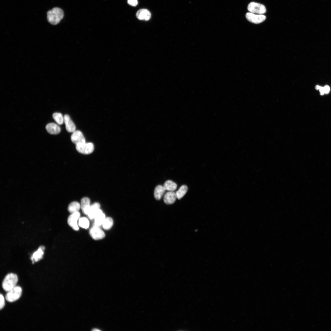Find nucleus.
<instances>
[{
    "mask_svg": "<svg viewBox=\"0 0 331 331\" xmlns=\"http://www.w3.org/2000/svg\"><path fill=\"white\" fill-rule=\"evenodd\" d=\"M76 149L79 153L85 155L91 153L94 149L93 144L91 143H84L76 145Z\"/></svg>",
    "mask_w": 331,
    "mask_h": 331,
    "instance_id": "5",
    "label": "nucleus"
},
{
    "mask_svg": "<svg viewBox=\"0 0 331 331\" xmlns=\"http://www.w3.org/2000/svg\"><path fill=\"white\" fill-rule=\"evenodd\" d=\"M177 198L175 193L174 191H169L165 194L164 200L165 204H173Z\"/></svg>",
    "mask_w": 331,
    "mask_h": 331,
    "instance_id": "13",
    "label": "nucleus"
},
{
    "mask_svg": "<svg viewBox=\"0 0 331 331\" xmlns=\"http://www.w3.org/2000/svg\"><path fill=\"white\" fill-rule=\"evenodd\" d=\"M105 214L100 209L95 216L94 219V225L100 226L102 225L105 219Z\"/></svg>",
    "mask_w": 331,
    "mask_h": 331,
    "instance_id": "17",
    "label": "nucleus"
},
{
    "mask_svg": "<svg viewBox=\"0 0 331 331\" xmlns=\"http://www.w3.org/2000/svg\"><path fill=\"white\" fill-rule=\"evenodd\" d=\"M248 9L250 13L256 14L263 15L267 12L264 6L255 2L250 3L248 5Z\"/></svg>",
    "mask_w": 331,
    "mask_h": 331,
    "instance_id": "4",
    "label": "nucleus"
},
{
    "mask_svg": "<svg viewBox=\"0 0 331 331\" xmlns=\"http://www.w3.org/2000/svg\"><path fill=\"white\" fill-rule=\"evenodd\" d=\"M100 204L98 203H95L90 205V211L87 215L90 219H94L95 216L100 209Z\"/></svg>",
    "mask_w": 331,
    "mask_h": 331,
    "instance_id": "16",
    "label": "nucleus"
},
{
    "mask_svg": "<svg viewBox=\"0 0 331 331\" xmlns=\"http://www.w3.org/2000/svg\"><path fill=\"white\" fill-rule=\"evenodd\" d=\"M113 224V220L110 217L106 218L102 224L103 228L105 230H108L112 228Z\"/></svg>",
    "mask_w": 331,
    "mask_h": 331,
    "instance_id": "21",
    "label": "nucleus"
},
{
    "mask_svg": "<svg viewBox=\"0 0 331 331\" xmlns=\"http://www.w3.org/2000/svg\"><path fill=\"white\" fill-rule=\"evenodd\" d=\"M246 17L248 21L256 24L263 22L266 18V16L264 15L256 14L250 12L247 13Z\"/></svg>",
    "mask_w": 331,
    "mask_h": 331,
    "instance_id": "6",
    "label": "nucleus"
},
{
    "mask_svg": "<svg viewBox=\"0 0 331 331\" xmlns=\"http://www.w3.org/2000/svg\"><path fill=\"white\" fill-rule=\"evenodd\" d=\"M53 117L56 123L59 125H61L64 123V117L62 114L59 113H55L53 115Z\"/></svg>",
    "mask_w": 331,
    "mask_h": 331,
    "instance_id": "23",
    "label": "nucleus"
},
{
    "mask_svg": "<svg viewBox=\"0 0 331 331\" xmlns=\"http://www.w3.org/2000/svg\"><path fill=\"white\" fill-rule=\"evenodd\" d=\"M22 292L21 288L17 286L8 292L6 296V299L9 302H14L20 299L22 295Z\"/></svg>",
    "mask_w": 331,
    "mask_h": 331,
    "instance_id": "3",
    "label": "nucleus"
},
{
    "mask_svg": "<svg viewBox=\"0 0 331 331\" xmlns=\"http://www.w3.org/2000/svg\"><path fill=\"white\" fill-rule=\"evenodd\" d=\"M80 216V213L78 212L72 214L68 218V225L74 230L78 231L79 230L77 221Z\"/></svg>",
    "mask_w": 331,
    "mask_h": 331,
    "instance_id": "8",
    "label": "nucleus"
},
{
    "mask_svg": "<svg viewBox=\"0 0 331 331\" xmlns=\"http://www.w3.org/2000/svg\"><path fill=\"white\" fill-rule=\"evenodd\" d=\"M18 281V277L16 274L13 273L8 274L3 281V289L5 291L9 292L17 286Z\"/></svg>",
    "mask_w": 331,
    "mask_h": 331,
    "instance_id": "2",
    "label": "nucleus"
},
{
    "mask_svg": "<svg viewBox=\"0 0 331 331\" xmlns=\"http://www.w3.org/2000/svg\"><path fill=\"white\" fill-rule=\"evenodd\" d=\"M166 190L164 186L158 185L155 188L154 192V196L155 199L157 200H160L164 194Z\"/></svg>",
    "mask_w": 331,
    "mask_h": 331,
    "instance_id": "18",
    "label": "nucleus"
},
{
    "mask_svg": "<svg viewBox=\"0 0 331 331\" xmlns=\"http://www.w3.org/2000/svg\"><path fill=\"white\" fill-rule=\"evenodd\" d=\"M81 204L77 202L74 201L69 205L68 210L69 212L72 214L79 212Z\"/></svg>",
    "mask_w": 331,
    "mask_h": 331,
    "instance_id": "19",
    "label": "nucleus"
},
{
    "mask_svg": "<svg viewBox=\"0 0 331 331\" xmlns=\"http://www.w3.org/2000/svg\"><path fill=\"white\" fill-rule=\"evenodd\" d=\"M45 249L44 246H41L33 253L31 258L33 263L38 262L42 258Z\"/></svg>",
    "mask_w": 331,
    "mask_h": 331,
    "instance_id": "12",
    "label": "nucleus"
},
{
    "mask_svg": "<svg viewBox=\"0 0 331 331\" xmlns=\"http://www.w3.org/2000/svg\"><path fill=\"white\" fill-rule=\"evenodd\" d=\"M64 15L63 11L61 9L55 8L48 12L47 20L50 24L56 25L59 23L63 18Z\"/></svg>",
    "mask_w": 331,
    "mask_h": 331,
    "instance_id": "1",
    "label": "nucleus"
},
{
    "mask_svg": "<svg viewBox=\"0 0 331 331\" xmlns=\"http://www.w3.org/2000/svg\"><path fill=\"white\" fill-rule=\"evenodd\" d=\"M99 227L94 225L90 231V235L94 240H101L105 237V235L104 232Z\"/></svg>",
    "mask_w": 331,
    "mask_h": 331,
    "instance_id": "7",
    "label": "nucleus"
},
{
    "mask_svg": "<svg viewBox=\"0 0 331 331\" xmlns=\"http://www.w3.org/2000/svg\"><path fill=\"white\" fill-rule=\"evenodd\" d=\"M325 94H328L330 88L328 86H325L324 87Z\"/></svg>",
    "mask_w": 331,
    "mask_h": 331,
    "instance_id": "28",
    "label": "nucleus"
},
{
    "mask_svg": "<svg viewBox=\"0 0 331 331\" xmlns=\"http://www.w3.org/2000/svg\"><path fill=\"white\" fill-rule=\"evenodd\" d=\"M188 187L186 185L182 186L176 193L177 198L180 199L182 198L187 193Z\"/></svg>",
    "mask_w": 331,
    "mask_h": 331,
    "instance_id": "22",
    "label": "nucleus"
},
{
    "mask_svg": "<svg viewBox=\"0 0 331 331\" xmlns=\"http://www.w3.org/2000/svg\"><path fill=\"white\" fill-rule=\"evenodd\" d=\"M64 123L65 125L66 129L69 133H73L76 131V127L74 123L68 115L64 116Z\"/></svg>",
    "mask_w": 331,
    "mask_h": 331,
    "instance_id": "10",
    "label": "nucleus"
},
{
    "mask_svg": "<svg viewBox=\"0 0 331 331\" xmlns=\"http://www.w3.org/2000/svg\"><path fill=\"white\" fill-rule=\"evenodd\" d=\"M0 300H1V305H0V308L2 310L5 306V300L2 294H1L0 296Z\"/></svg>",
    "mask_w": 331,
    "mask_h": 331,
    "instance_id": "25",
    "label": "nucleus"
},
{
    "mask_svg": "<svg viewBox=\"0 0 331 331\" xmlns=\"http://www.w3.org/2000/svg\"><path fill=\"white\" fill-rule=\"evenodd\" d=\"M163 186L166 191H174L176 189L177 187L176 183L170 180L166 181Z\"/></svg>",
    "mask_w": 331,
    "mask_h": 331,
    "instance_id": "20",
    "label": "nucleus"
},
{
    "mask_svg": "<svg viewBox=\"0 0 331 331\" xmlns=\"http://www.w3.org/2000/svg\"><path fill=\"white\" fill-rule=\"evenodd\" d=\"M79 225L81 227L87 229L89 226V223L88 219L86 217H82L79 219Z\"/></svg>",
    "mask_w": 331,
    "mask_h": 331,
    "instance_id": "24",
    "label": "nucleus"
},
{
    "mask_svg": "<svg viewBox=\"0 0 331 331\" xmlns=\"http://www.w3.org/2000/svg\"><path fill=\"white\" fill-rule=\"evenodd\" d=\"M46 129L48 133L51 134H58L61 131L60 127L54 123H50L47 124Z\"/></svg>",
    "mask_w": 331,
    "mask_h": 331,
    "instance_id": "15",
    "label": "nucleus"
},
{
    "mask_svg": "<svg viewBox=\"0 0 331 331\" xmlns=\"http://www.w3.org/2000/svg\"><path fill=\"white\" fill-rule=\"evenodd\" d=\"M315 89L317 90H319L321 95H323L325 94L324 87L320 86H316Z\"/></svg>",
    "mask_w": 331,
    "mask_h": 331,
    "instance_id": "27",
    "label": "nucleus"
},
{
    "mask_svg": "<svg viewBox=\"0 0 331 331\" xmlns=\"http://www.w3.org/2000/svg\"><path fill=\"white\" fill-rule=\"evenodd\" d=\"M90 200L87 197L83 198L81 200V207L82 212L84 214L88 215L90 208Z\"/></svg>",
    "mask_w": 331,
    "mask_h": 331,
    "instance_id": "14",
    "label": "nucleus"
},
{
    "mask_svg": "<svg viewBox=\"0 0 331 331\" xmlns=\"http://www.w3.org/2000/svg\"><path fill=\"white\" fill-rule=\"evenodd\" d=\"M128 3L130 6L135 7L138 5V0H128Z\"/></svg>",
    "mask_w": 331,
    "mask_h": 331,
    "instance_id": "26",
    "label": "nucleus"
},
{
    "mask_svg": "<svg viewBox=\"0 0 331 331\" xmlns=\"http://www.w3.org/2000/svg\"><path fill=\"white\" fill-rule=\"evenodd\" d=\"M71 140L76 145L86 142L84 135L79 131H75L72 133L71 136Z\"/></svg>",
    "mask_w": 331,
    "mask_h": 331,
    "instance_id": "9",
    "label": "nucleus"
},
{
    "mask_svg": "<svg viewBox=\"0 0 331 331\" xmlns=\"http://www.w3.org/2000/svg\"><path fill=\"white\" fill-rule=\"evenodd\" d=\"M136 17L140 20L148 21L150 19L151 14L148 10L142 9L138 11L136 13Z\"/></svg>",
    "mask_w": 331,
    "mask_h": 331,
    "instance_id": "11",
    "label": "nucleus"
}]
</instances>
